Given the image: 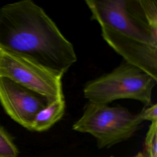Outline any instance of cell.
<instances>
[{
	"instance_id": "6da1fadb",
	"label": "cell",
	"mask_w": 157,
	"mask_h": 157,
	"mask_svg": "<svg viewBox=\"0 0 157 157\" xmlns=\"http://www.w3.org/2000/svg\"><path fill=\"white\" fill-rule=\"evenodd\" d=\"M107 44L157 79V1L86 0Z\"/></svg>"
},
{
	"instance_id": "7a4b0ae2",
	"label": "cell",
	"mask_w": 157,
	"mask_h": 157,
	"mask_svg": "<svg viewBox=\"0 0 157 157\" xmlns=\"http://www.w3.org/2000/svg\"><path fill=\"white\" fill-rule=\"evenodd\" d=\"M0 46L64 74L77 61L72 44L45 11L31 0L0 8Z\"/></svg>"
},
{
	"instance_id": "3957f363",
	"label": "cell",
	"mask_w": 157,
	"mask_h": 157,
	"mask_svg": "<svg viewBox=\"0 0 157 157\" xmlns=\"http://www.w3.org/2000/svg\"><path fill=\"white\" fill-rule=\"evenodd\" d=\"M157 79L124 60L111 72L90 80L84 86V97L89 102L108 104L129 99L145 107L151 105L153 88Z\"/></svg>"
},
{
	"instance_id": "277c9868",
	"label": "cell",
	"mask_w": 157,
	"mask_h": 157,
	"mask_svg": "<svg viewBox=\"0 0 157 157\" xmlns=\"http://www.w3.org/2000/svg\"><path fill=\"white\" fill-rule=\"evenodd\" d=\"M143 122L139 113L124 107L88 101L72 129L93 136L99 148H109L131 138Z\"/></svg>"
},
{
	"instance_id": "5b68a950",
	"label": "cell",
	"mask_w": 157,
	"mask_h": 157,
	"mask_svg": "<svg viewBox=\"0 0 157 157\" xmlns=\"http://www.w3.org/2000/svg\"><path fill=\"white\" fill-rule=\"evenodd\" d=\"M1 48L0 77H7L37 93L49 102L64 97L63 74L44 66L28 56L1 47Z\"/></svg>"
},
{
	"instance_id": "8992f818",
	"label": "cell",
	"mask_w": 157,
	"mask_h": 157,
	"mask_svg": "<svg viewBox=\"0 0 157 157\" xmlns=\"http://www.w3.org/2000/svg\"><path fill=\"white\" fill-rule=\"evenodd\" d=\"M0 102L12 120L31 130L36 115L49 101L7 77H0Z\"/></svg>"
},
{
	"instance_id": "52a82bcc",
	"label": "cell",
	"mask_w": 157,
	"mask_h": 157,
	"mask_svg": "<svg viewBox=\"0 0 157 157\" xmlns=\"http://www.w3.org/2000/svg\"><path fill=\"white\" fill-rule=\"evenodd\" d=\"M66 101L64 97L50 101L36 116L30 131L42 132L51 128L64 115Z\"/></svg>"
},
{
	"instance_id": "ba28073f",
	"label": "cell",
	"mask_w": 157,
	"mask_h": 157,
	"mask_svg": "<svg viewBox=\"0 0 157 157\" xmlns=\"http://www.w3.org/2000/svg\"><path fill=\"white\" fill-rule=\"evenodd\" d=\"M18 150L12 137L0 125V157H18Z\"/></svg>"
},
{
	"instance_id": "9c48e42d",
	"label": "cell",
	"mask_w": 157,
	"mask_h": 157,
	"mask_svg": "<svg viewBox=\"0 0 157 157\" xmlns=\"http://www.w3.org/2000/svg\"><path fill=\"white\" fill-rule=\"evenodd\" d=\"M146 157H157V121L151 122L145 138Z\"/></svg>"
},
{
	"instance_id": "30bf717a",
	"label": "cell",
	"mask_w": 157,
	"mask_h": 157,
	"mask_svg": "<svg viewBox=\"0 0 157 157\" xmlns=\"http://www.w3.org/2000/svg\"><path fill=\"white\" fill-rule=\"evenodd\" d=\"M144 121H149L150 122L157 121V104H151L150 106L145 107L139 112Z\"/></svg>"
},
{
	"instance_id": "8fae6325",
	"label": "cell",
	"mask_w": 157,
	"mask_h": 157,
	"mask_svg": "<svg viewBox=\"0 0 157 157\" xmlns=\"http://www.w3.org/2000/svg\"><path fill=\"white\" fill-rule=\"evenodd\" d=\"M111 157H113V156H111ZM131 157H146V156L144 155V153H138L135 156H133Z\"/></svg>"
},
{
	"instance_id": "7c38bea8",
	"label": "cell",
	"mask_w": 157,
	"mask_h": 157,
	"mask_svg": "<svg viewBox=\"0 0 157 157\" xmlns=\"http://www.w3.org/2000/svg\"><path fill=\"white\" fill-rule=\"evenodd\" d=\"M1 48L0 47V60H1Z\"/></svg>"
}]
</instances>
